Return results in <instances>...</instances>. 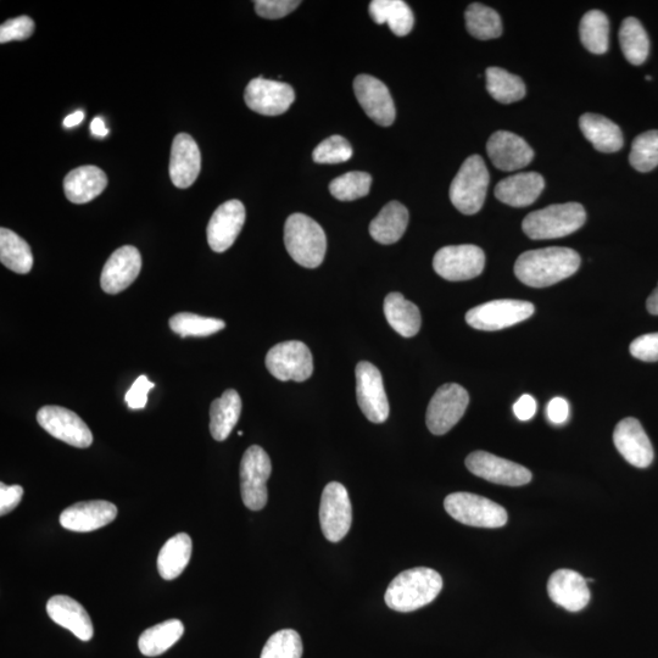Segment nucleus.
<instances>
[{"mask_svg": "<svg viewBox=\"0 0 658 658\" xmlns=\"http://www.w3.org/2000/svg\"><path fill=\"white\" fill-rule=\"evenodd\" d=\"M579 266L581 256L570 248L529 250L517 259L515 275L528 287L545 288L573 276Z\"/></svg>", "mask_w": 658, "mask_h": 658, "instance_id": "f257e3e1", "label": "nucleus"}, {"mask_svg": "<svg viewBox=\"0 0 658 658\" xmlns=\"http://www.w3.org/2000/svg\"><path fill=\"white\" fill-rule=\"evenodd\" d=\"M443 589V578L427 567L411 568L398 574L389 584L384 600L389 609L412 612L437 599Z\"/></svg>", "mask_w": 658, "mask_h": 658, "instance_id": "f03ea898", "label": "nucleus"}, {"mask_svg": "<svg viewBox=\"0 0 658 658\" xmlns=\"http://www.w3.org/2000/svg\"><path fill=\"white\" fill-rule=\"evenodd\" d=\"M284 244L292 259L306 269H316L325 260L326 233L319 223L304 214L288 217L284 226Z\"/></svg>", "mask_w": 658, "mask_h": 658, "instance_id": "7ed1b4c3", "label": "nucleus"}, {"mask_svg": "<svg viewBox=\"0 0 658 658\" xmlns=\"http://www.w3.org/2000/svg\"><path fill=\"white\" fill-rule=\"evenodd\" d=\"M585 221L587 213L582 204H554L527 215L522 228L534 241H546L570 236L582 228Z\"/></svg>", "mask_w": 658, "mask_h": 658, "instance_id": "20e7f679", "label": "nucleus"}, {"mask_svg": "<svg viewBox=\"0 0 658 658\" xmlns=\"http://www.w3.org/2000/svg\"><path fill=\"white\" fill-rule=\"evenodd\" d=\"M489 171L482 156L472 155L462 164L450 186V200L460 213L475 215L483 208L489 187Z\"/></svg>", "mask_w": 658, "mask_h": 658, "instance_id": "39448f33", "label": "nucleus"}, {"mask_svg": "<svg viewBox=\"0 0 658 658\" xmlns=\"http://www.w3.org/2000/svg\"><path fill=\"white\" fill-rule=\"evenodd\" d=\"M445 511L455 521L477 528L504 527L509 516L503 506L484 496L471 493H454L444 500Z\"/></svg>", "mask_w": 658, "mask_h": 658, "instance_id": "423d86ee", "label": "nucleus"}, {"mask_svg": "<svg viewBox=\"0 0 658 658\" xmlns=\"http://www.w3.org/2000/svg\"><path fill=\"white\" fill-rule=\"evenodd\" d=\"M271 472V460L266 451L259 445L250 446L241 462L242 499L249 510L260 511L266 506Z\"/></svg>", "mask_w": 658, "mask_h": 658, "instance_id": "0eeeda50", "label": "nucleus"}, {"mask_svg": "<svg viewBox=\"0 0 658 658\" xmlns=\"http://www.w3.org/2000/svg\"><path fill=\"white\" fill-rule=\"evenodd\" d=\"M534 311V305L529 301L494 300L468 311L466 322L478 331L494 332L528 320Z\"/></svg>", "mask_w": 658, "mask_h": 658, "instance_id": "6e6552de", "label": "nucleus"}, {"mask_svg": "<svg viewBox=\"0 0 658 658\" xmlns=\"http://www.w3.org/2000/svg\"><path fill=\"white\" fill-rule=\"evenodd\" d=\"M470 395L459 384H444L433 395L427 409V426L431 433L443 436L465 415Z\"/></svg>", "mask_w": 658, "mask_h": 658, "instance_id": "1a4fd4ad", "label": "nucleus"}, {"mask_svg": "<svg viewBox=\"0 0 658 658\" xmlns=\"http://www.w3.org/2000/svg\"><path fill=\"white\" fill-rule=\"evenodd\" d=\"M266 367L271 375L282 382H304L314 372L311 351L298 340L275 345L266 355Z\"/></svg>", "mask_w": 658, "mask_h": 658, "instance_id": "9d476101", "label": "nucleus"}, {"mask_svg": "<svg viewBox=\"0 0 658 658\" xmlns=\"http://www.w3.org/2000/svg\"><path fill=\"white\" fill-rule=\"evenodd\" d=\"M485 254L477 245H450L434 255V271L446 281L473 280L484 270Z\"/></svg>", "mask_w": 658, "mask_h": 658, "instance_id": "9b49d317", "label": "nucleus"}, {"mask_svg": "<svg viewBox=\"0 0 658 658\" xmlns=\"http://www.w3.org/2000/svg\"><path fill=\"white\" fill-rule=\"evenodd\" d=\"M320 522L328 542L338 543L349 533L353 507L343 484L332 482L326 485L321 498Z\"/></svg>", "mask_w": 658, "mask_h": 658, "instance_id": "f8f14e48", "label": "nucleus"}, {"mask_svg": "<svg viewBox=\"0 0 658 658\" xmlns=\"http://www.w3.org/2000/svg\"><path fill=\"white\" fill-rule=\"evenodd\" d=\"M37 422L50 436L75 448L87 449L93 434L74 411L61 406H44L37 412Z\"/></svg>", "mask_w": 658, "mask_h": 658, "instance_id": "ddd939ff", "label": "nucleus"}, {"mask_svg": "<svg viewBox=\"0 0 658 658\" xmlns=\"http://www.w3.org/2000/svg\"><path fill=\"white\" fill-rule=\"evenodd\" d=\"M356 395L362 414L368 421L383 423L389 417V403L381 372L371 362L356 366Z\"/></svg>", "mask_w": 658, "mask_h": 658, "instance_id": "4468645a", "label": "nucleus"}, {"mask_svg": "<svg viewBox=\"0 0 658 658\" xmlns=\"http://www.w3.org/2000/svg\"><path fill=\"white\" fill-rule=\"evenodd\" d=\"M466 466L473 475L490 483L521 487L532 481V472L528 468L487 451H475L468 455Z\"/></svg>", "mask_w": 658, "mask_h": 658, "instance_id": "2eb2a0df", "label": "nucleus"}, {"mask_svg": "<svg viewBox=\"0 0 658 658\" xmlns=\"http://www.w3.org/2000/svg\"><path fill=\"white\" fill-rule=\"evenodd\" d=\"M245 104L260 115L278 116L286 113L295 100V92L288 83L254 78L244 92Z\"/></svg>", "mask_w": 658, "mask_h": 658, "instance_id": "dca6fc26", "label": "nucleus"}, {"mask_svg": "<svg viewBox=\"0 0 658 658\" xmlns=\"http://www.w3.org/2000/svg\"><path fill=\"white\" fill-rule=\"evenodd\" d=\"M354 92L371 120L383 127L393 125L397 111L389 89L382 81L370 75H359L354 81Z\"/></svg>", "mask_w": 658, "mask_h": 658, "instance_id": "f3484780", "label": "nucleus"}, {"mask_svg": "<svg viewBox=\"0 0 658 658\" xmlns=\"http://www.w3.org/2000/svg\"><path fill=\"white\" fill-rule=\"evenodd\" d=\"M141 270V253L132 245H125L117 249L104 265L100 286L105 293L119 294L137 280Z\"/></svg>", "mask_w": 658, "mask_h": 658, "instance_id": "a211bd4d", "label": "nucleus"}, {"mask_svg": "<svg viewBox=\"0 0 658 658\" xmlns=\"http://www.w3.org/2000/svg\"><path fill=\"white\" fill-rule=\"evenodd\" d=\"M245 222V208L242 202L233 199L223 203L216 209L209 221L208 243L215 253H225L230 249Z\"/></svg>", "mask_w": 658, "mask_h": 658, "instance_id": "6ab92c4d", "label": "nucleus"}, {"mask_svg": "<svg viewBox=\"0 0 658 658\" xmlns=\"http://www.w3.org/2000/svg\"><path fill=\"white\" fill-rule=\"evenodd\" d=\"M613 443L630 465L646 468L654 461V448L637 418H624L613 432Z\"/></svg>", "mask_w": 658, "mask_h": 658, "instance_id": "aec40b11", "label": "nucleus"}, {"mask_svg": "<svg viewBox=\"0 0 658 658\" xmlns=\"http://www.w3.org/2000/svg\"><path fill=\"white\" fill-rule=\"evenodd\" d=\"M487 152L496 169L506 172L524 169L534 159L531 146L509 131L493 133L487 143Z\"/></svg>", "mask_w": 658, "mask_h": 658, "instance_id": "412c9836", "label": "nucleus"}, {"mask_svg": "<svg viewBox=\"0 0 658 658\" xmlns=\"http://www.w3.org/2000/svg\"><path fill=\"white\" fill-rule=\"evenodd\" d=\"M117 516V507L105 500L82 501L60 515V524L71 532L87 533L108 526Z\"/></svg>", "mask_w": 658, "mask_h": 658, "instance_id": "4be33fe9", "label": "nucleus"}, {"mask_svg": "<svg viewBox=\"0 0 658 658\" xmlns=\"http://www.w3.org/2000/svg\"><path fill=\"white\" fill-rule=\"evenodd\" d=\"M202 169V154L197 142L187 133L174 139L171 149L170 177L177 188L187 189L197 181Z\"/></svg>", "mask_w": 658, "mask_h": 658, "instance_id": "5701e85b", "label": "nucleus"}, {"mask_svg": "<svg viewBox=\"0 0 658 658\" xmlns=\"http://www.w3.org/2000/svg\"><path fill=\"white\" fill-rule=\"evenodd\" d=\"M550 599L570 612H579L588 606L590 590L587 579L572 570H559L551 574L548 583Z\"/></svg>", "mask_w": 658, "mask_h": 658, "instance_id": "b1692460", "label": "nucleus"}, {"mask_svg": "<svg viewBox=\"0 0 658 658\" xmlns=\"http://www.w3.org/2000/svg\"><path fill=\"white\" fill-rule=\"evenodd\" d=\"M47 613L58 626L70 630L76 638L89 641L93 638L94 628L91 617L85 607L70 596L55 595L48 601Z\"/></svg>", "mask_w": 658, "mask_h": 658, "instance_id": "393cba45", "label": "nucleus"}, {"mask_svg": "<svg viewBox=\"0 0 658 658\" xmlns=\"http://www.w3.org/2000/svg\"><path fill=\"white\" fill-rule=\"evenodd\" d=\"M545 188L544 177L538 172H521L498 183L495 197L512 208H526L540 197Z\"/></svg>", "mask_w": 658, "mask_h": 658, "instance_id": "a878e982", "label": "nucleus"}, {"mask_svg": "<svg viewBox=\"0 0 658 658\" xmlns=\"http://www.w3.org/2000/svg\"><path fill=\"white\" fill-rule=\"evenodd\" d=\"M108 186V177L97 166L87 165L69 172L64 180L66 198L74 204H86L99 197Z\"/></svg>", "mask_w": 658, "mask_h": 658, "instance_id": "bb28decb", "label": "nucleus"}, {"mask_svg": "<svg viewBox=\"0 0 658 658\" xmlns=\"http://www.w3.org/2000/svg\"><path fill=\"white\" fill-rule=\"evenodd\" d=\"M583 136L600 153H617L623 148V133L620 126L598 114H584L579 119Z\"/></svg>", "mask_w": 658, "mask_h": 658, "instance_id": "cd10ccee", "label": "nucleus"}, {"mask_svg": "<svg viewBox=\"0 0 658 658\" xmlns=\"http://www.w3.org/2000/svg\"><path fill=\"white\" fill-rule=\"evenodd\" d=\"M242 414V399L234 389H228L210 407V433L217 442H223L237 426Z\"/></svg>", "mask_w": 658, "mask_h": 658, "instance_id": "c85d7f7f", "label": "nucleus"}, {"mask_svg": "<svg viewBox=\"0 0 658 658\" xmlns=\"http://www.w3.org/2000/svg\"><path fill=\"white\" fill-rule=\"evenodd\" d=\"M384 315L395 332L401 337L411 338L420 332L421 312L403 294L390 293L384 300Z\"/></svg>", "mask_w": 658, "mask_h": 658, "instance_id": "c756f323", "label": "nucleus"}, {"mask_svg": "<svg viewBox=\"0 0 658 658\" xmlns=\"http://www.w3.org/2000/svg\"><path fill=\"white\" fill-rule=\"evenodd\" d=\"M409 225V211L399 202H390L371 222L370 234L376 242L390 245L400 241Z\"/></svg>", "mask_w": 658, "mask_h": 658, "instance_id": "7c9ffc66", "label": "nucleus"}, {"mask_svg": "<svg viewBox=\"0 0 658 658\" xmlns=\"http://www.w3.org/2000/svg\"><path fill=\"white\" fill-rule=\"evenodd\" d=\"M192 539L180 533L167 540L158 557V570L165 581H174L181 576L192 557Z\"/></svg>", "mask_w": 658, "mask_h": 658, "instance_id": "2f4dec72", "label": "nucleus"}, {"mask_svg": "<svg viewBox=\"0 0 658 658\" xmlns=\"http://www.w3.org/2000/svg\"><path fill=\"white\" fill-rule=\"evenodd\" d=\"M368 11L376 24H388L394 35L399 37L409 35L414 29V13L403 0H373Z\"/></svg>", "mask_w": 658, "mask_h": 658, "instance_id": "473e14b6", "label": "nucleus"}, {"mask_svg": "<svg viewBox=\"0 0 658 658\" xmlns=\"http://www.w3.org/2000/svg\"><path fill=\"white\" fill-rule=\"evenodd\" d=\"M184 626L180 620H169L144 630L138 640V648L144 656L156 657L174 646L183 637Z\"/></svg>", "mask_w": 658, "mask_h": 658, "instance_id": "72a5a7b5", "label": "nucleus"}, {"mask_svg": "<svg viewBox=\"0 0 658 658\" xmlns=\"http://www.w3.org/2000/svg\"><path fill=\"white\" fill-rule=\"evenodd\" d=\"M0 261L7 269L19 275H27L33 266V254L29 243L4 227L0 230Z\"/></svg>", "mask_w": 658, "mask_h": 658, "instance_id": "f704fd0d", "label": "nucleus"}, {"mask_svg": "<svg viewBox=\"0 0 658 658\" xmlns=\"http://www.w3.org/2000/svg\"><path fill=\"white\" fill-rule=\"evenodd\" d=\"M583 46L593 54H605L610 46V21L600 10L585 14L579 25Z\"/></svg>", "mask_w": 658, "mask_h": 658, "instance_id": "c9c22d12", "label": "nucleus"}, {"mask_svg": "<svg viewBox=\"0 0 658 658\" xmlns=\"http://www.w3.org/2000/svg\"><path fill=\"white\" fill-rule=\"evenodd\" d=\"M620 43L624 57L630 64L639 66L648 59L650 39L638 19L627 18L622 22Z\"/></svg>", "mask_w": 658, "mask_h": 658, "instance_id": "e433bc0d", "label": "nucleus"}, {"mask_svg": "<svg viewBox=\"0 0 658 658\" xmlns=\"http://www.w3.org/2000/svg\"><path fill=\"white\" fill-rule=\"evenodd\" d=\"M487 89L496 102L501 104L516 103L526 97V85L521 77L510 74L500 68H489L485 72Z\"/></svg>", "mask_w": 658, "mask_h": 658, "instance_id": "4c0bfd02", "label": "nucleus"}, {"mask_svg": "<svg viewBox=\"0 0 658 658\" xmlns=\"http://www.w3.org/2000/svg\"><path fill=\"white\" fill-rule=\"evenodd\" d=\"M466 27L472 37L489 41V39L499 38L503 33V22L500 15L487 5L473 3L467 8Z\"/></svg>", "mask_w": 658, "mask_h": 658, "instance_id": "58836bf2", "label": "nucleus"}, {"mask_svg": "<svg viewBox=\"0 0 658 658\" xmlns=\"http://www.w3.org/2000/svg\"><path fill=\"white\" fill-rule=\"evenodd\" d=\"M169 323L172 331L182 338L209 337L226 327V323L222 320L191 314V312H181L172 316Z\"/></svg>", "mask_w": 658, "mask_h": 658, "instance_id": "ea45409f", "label": "nucleus"}, {"mask_svg": "<svg viewBox=\"0 0 658 658\" xmlns=\"http://www.w3.org/2000/svg\"><path fill=\"white\" fill-rule=\"evenodd\" d=\"M371 175L366 172L353 171L333 180L329 184V192L340 202H353L366 197L370 193Z\"/></svg>", "mask_w": 658, "mask_h": 658, "instance_id": "a19ab883", "label": "nucleus"}, {"mask_svg": "<svg viewBox=\"0 0 658 658\" xmlns=\"http://www.w3.org/2000/svg\"><path fill=\"white\" fill-rule=\"evenodd\" d=\"M629 163L639 172H650L658 166V131L641 133L634 139Z\"/></svg>", "mask_w": 658, "mask_h": 658, "instance_id": "79ce46f5", "label": "nucleus"}, {"mask_svg": "<svg viewBox=\"0 0 658 658\" xmlns=\"http://www.w3.org/2000/svg\"><path fill=\"white\" fill-rule=\"evenodd\" d=\"M303 650L299 633L293 629H283L267 640L260 658H301Z\"/></svg>", "mask_w": 658, "mask_h": 658, "instance_id": "37998d69", "label": "nucleus"}, {"mask_svg": "<svg viewBox=\"0 0 658 658\" xmlns=\"http://www.w3.org/2000/svg\"><path fill=\"white\" fill-rule=\"evenodd\" d=\"M353 156V148L342 136H332L319 144L312 153V159L317 164L345 163Z\"/></svg>", "mask_w": 658, "mask_h": 658, "instance_id": "c03bdc74", "label": "nucleus"}, {"mask_svg": "<svg viewBox=\"0 0 658 658\" xmlns=\"http://www.w3.org/2000/svg\"><path fill=\"white\" fill-rule=\"evenodd\" d=\"M35 21L29 16H19V18L5 21L0 26V43L5 44L13 41H25L35 32Z\"/></svg>", "mask_w": 658, "mask_h": 658, "instance_id": "a18cd8bd", "label": "nucleus"}, {"mask_svg": "<svg viewBox=\"0 0 658 658\" xmlns=\"http://www.w3.org/2000/svg\"><path fill=\"white\" fill-rule=\"evenodd\" d=\"M256 14L269 20L282 19L300 5L298 0H256Z\"/></svg>", "mask_w": 658, "mask_h": 658, "instance_id": "49530a36", "label": "nucleus"}, {"mask_svg": "<svg viewBox=\"0 0 658 658\" xmlns=\"http://www.w3.org/2000/svg\"><path fill=\"white\" fill-rule=\"evenodd\" d=\"M630 354L645 362L658 361V333L644 334L630 344Z\"/></svg>", "mask_w": 658, "mask_h": 658, "instance_id": "de8ad7c7", "label": "nucleus"}, {"mask_svg": "<svg viewBox=\"0 0 658 658\" xmlns=\"http://www.w3.org/2000/svg\"><path fill=\"white\" fill-rule=\"evenodd\" d=\"M154 388L147 376H139L126 393L125 401L131 410H141L148 403V393Z\"/></svg>", "mask_w": 658, "mask_h": 658, "instance_id": "09e8293b", "label": "nucleus"}, {"mask_svg": "<svg viewBox=\"0 0 658 658\" xmlns=\"http://www.w3.org/2000/svg\"><path fill=\"white\" fill-rule=\"evenodd\" d=\"M24 488L21 485L0 484V515L5 516L21 503Z\"/></svg>", "mask_w": 658, "mask_h": 658, "instance_id": "8fccbe9b", "label": "nucleus"}, {"mask_svg": "<svg viewBox=\"0 0 658 658\" xmlns=\"http://www.w3.org/2000/svg\"><path fill=\"white\" fill-rule=\"evenodd\" d=\"M546 415H548L549 421L554 423V425H563L568 420V416H570V405H568L566 399L554 398L548 404Z\"/></svg>", "mask_w": 658, "mask_h": 658, "instance_id": "3c124183", "label": "nucleus"}, {"mask_svg": "<svg viewBox=\"0 0 658 658\" xmlns=\"http://www.w3.org/2000/svg\"><path fill=\"white\" fill-rule=\"evenodd\" d=\"M537 400H535L532 395H522L520 399L517 400V403L513 405V412H515L518 420L526 422L532 420L535 414H537Z\"/></svg>", "mask_w": 658, "mask_h": 658, "instance_id": "603ef678", "label": "nucleus"}, {"mask_svg": "<svg viewBox=\"0 0 658 658\" xmlns=\"http://www.w3.org/2000/svg\"><path fill=\"white\" fill-rule=\"evenodd\" d=\"M92 135L98 138H104L108 136L109 130L105 126V122L102 117H96L91 124Z\"/></svg>", "mask_w": 658, "mask_h": 658, "instance_id": "864d4df0", "label": "nucleus"}, {"mask_svg": "<svg viewBox=\"0 0 658 658\" xmlns=\"http://www.w3.org/2000/svg\"><path fill=\"white\" fill-rule=\"evenodd\" d=\"M83 120H85V113H83L81 110H78L76 113H72L65 117L64 126L66 128L76 127L80 125Z\"/></svg>", "mask_w": 658, "mask_h": 658, "instance_id": "5fc2aeb1", "label": "nucleus"}, {"mask_svg": "<svg viewBox=\"0 0 658 658\" xmlns=\"http://www.w3.org/2000/svg\"><path fill=\"white\" fill-rule=\"evenodd\" d=\"M646 308H648L651 315L658 316V284L648 301H646Z\"/></svg>", "mask_w": 658, "mask_h": 658, "instance_id": "6e6d98bb", "label": "nucleus"}, {"mask_svg": "<svg viewBox=\"0 0 658 658\" xmlns=\"http://www.w3.org/2000/svg\"><path fill=\"white\" fill-rule=\"evenodd\" d=\"M646 80L651 81L652 77L651 76H646Z\"/></svg>", "mask_w": 658, "mask_h": 658, "instance_id": "4d7b16f0", "label": "nucleus"}]
</instances>
